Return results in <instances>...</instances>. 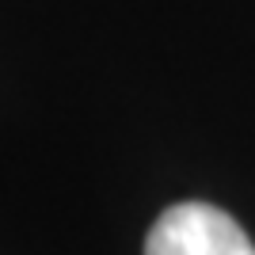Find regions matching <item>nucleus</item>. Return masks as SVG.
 Returning a JSON list of instances; mask_svg holds the SVG:
<instances>
[{
	"mask_svg": "<svg viewBox=\"0 0 255 255\" xmlns=\"http://www.w3.org/2000/svg\"><path fill=\"white\" fill-rule=\"evenodd\" d=\"M145 255H255V244L217 206L175 202L149 229Z\"/></svg>",
	"mask_w": 255,
	"mask_h": 255,
	"instance_id": "1",
	"label": "nucleus"
}]
</instances>
